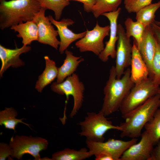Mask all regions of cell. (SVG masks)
<instances>
[{
    "mask_svg": "<svg viewBox=\"0 0 160 160\" xmlns=\"http://www.w3.org/2000/svg\"><path fill=\"white\" fill-rule=\"evenodd\" d=\"M130 69L128 68L122 76L117 79L115 66L111 68L108 79L104 88V95L101 110L106 116L116 111L135 84L130 78Z\"/></svg>",
    "mask_w": 160,
    "mask_h": 160,
    "instance_id": "obj_1",
    "label": "cell"
},
{
    "mask_svg": "<svg viewBox=\"0 0 160 160\" xmlns=\"http://www.w3.org/2000/svg\"><path fill=\"white\" fill-rule=\"evenodd\" d=\"M41 8L37 0H1V29L33 20Z\"/></svg>",
    "mask_w": 160,
    "mask_h": 160,
    "instance_id": "obj_2",
    "label": "cell"
},
{
    "mask_svg": "<svg viewBox=\"0 0 160 160\" xmlns=\"http://www.w3.org/2000/svg\"><path fill=\"white\" fill-rule=\"evenodd\" d=\"M160 106V100L157 94L135 109L122 115L125 120L119 125L120 136L137 138L141 135V131L147 123L153 118Z\"/></svg>",
    "mask_w": 160,
    "mask_h": 160,
    "instance_id": "obj_3",
    "label": "cell"
},
{
    "mask_svg": "<svg viewBox=\"0 0 160 160\" xmlns=\"http://www.w3.org/2000/svg\"><path fill=\"white\" fill-rule=\"evenodd\" d=\"M86 115L84 119L77 124L81 127L80 135L85 137L87 140L103 142L104 136L107 131L111 129L121 131L120 126L113 125L101 110L97 113L88 112Z\"/></svg>",
    "mask_w": 160,
    "mask_h": 160,
    "instance_id": "obj_4",
    "label": "cell"
},
{
    "mask_svg": "<svg viewBox=\"0 0 160 160\" xmlns=\"http://www.w3.org/2000/svg\"><path fill=\"white\" fill-rule=\"evenodd\" d=\"M9 145L12 149L11 157L20 160L23 155L28 154L36 160H41L40 152L46 149L48 145L47 140L42 137L32 136L16 135L11 137Z\"/></svg>",
    "mask_w": 160,
    "mask_h": 160,
    "instance_id": "obj_5",
    "label": "cell"
},
{
    "mask_svg": "<svg viewBox=\"0 0 160 160\" xmlns=\"http://www.w3.org/2000/svg\"><path fill=\"white\" fill-rule=\"evenodd\" d=\"M159 86L149 77L135 84L123 101L119 109L122 115L126 114L142 105L157 94Z\"/></svg>",
    "mask_w": 160,
    "mask_h": 160,
    "instance_id": "obj_6",
    "label": "cell"
},
{
    "mask_svg": "<svg viewBox=\"0 0 160 160\" xmlns=\"http://www.w3.org/2000/svg\"><path fill=\"white\" fill-rule=\"evenodd\" d=\"M52 90L60 95H65L68 100L70 95L73 99V105L70 114V117L73 118L81 107L84 101V85L80 81L77 74L74 73L68 77L60 83L53 82L51 86Z\"/></svg>",
    "mask_w": 160,
    "mask_h": 160,
    "instance_id": "obj_7",
    "label": "cell"
},
{
    "mask_svg": "<svg viewBox=\"0 0 160 160\" xmlns=\"http://www.w3.org/2000/svg\"><path fill=\"white\" fill-rule=\"evenodd\" d=\"M110 31V25L101 27L97 22L93 28L87 30L85 35L76 41L75 45L81 52H91L98 56L104 49L103 40L109 35Z\"/></svg>",
    "mask_w": 160,
    "mask_h": 160,
    "instance_id": "obj_8",
    "label": "cell"
},
{
    "mask_svg": "<svg viewBox=\"0 0 160 160\" xmlns=\"http://www.w3.org/2000/svg\"><path fill=\"white\" fill-rule=\"evenodd\" d=\"M137 138L127 141L110 139L105 142H97L86 140L87 147L93 155L105 153L111 156L114 160H120L123 153L132 145L137 143Z\"/></svg>",
    "mask_w": 160,
    "mask_h": 160,
    "instance_id": "obj_9",
    "label": "cell"
},
{
    "mask_svg": "<svg viewBox=\"0 0 160 160\" xmlns=\"http://www.w3.org/2000/svg\"><path fill=\"white\" fill-rule=\"evenodd\" d=\"M117 35L115 67L116 78L120 79L123 75L125 69L130 65L132 45L130 38L127 36L125 31L121 24L118 25Z\"/></svg>",
    "mask_w": 160,
    "mask_h": 160,
    "instance_id": "obj_10",
    "label": "cell"
},
{
    "mask_svg": "<svg viewBox=\"0 0 160 160\" xmlns=\"http://www.w3.org/2000/svg\"><path fill=\"white\" fill-rule=\"evenodd\" d=\"M46 10L41 7L33 19L37 25V41L41 43L49 45L57 50L60 44V41L57 38L58 31L54 28L48 17L45 16Z\"/></svg>",
    "mask_w": 160,
    "mask_h": 160,
    "instance_id": "obj_11",
    "label": "cell"
},
{
    "mask_svg": "<svg viewBox=\"0 0 160 160\" xmlns=\"http://www.w3.org/2000/svg\"><path fill=\"white\" fill-rule=\"evenodd\" d=\"M48 17L52 23L57 29L60 39L59 51L61 54H63L72 42L83 38L86 33L87 31L76 33L69 29L68 26L72 25L75 23L71 19L64 18L59 21L55 19L51 15H49Z\"/></svg>",
    "mask_w": 160,
    "mask_h": 160,
    "instance_id": "obj_12",
    "label": "cell"
},
{
    "mask_svg": "<svg viewBox=\"0 0 160 160\" xmlns=\"http://www.w3.org/2000/svg\"><path fill=\"white\" fill-rule=\"evenodd\" d=\"M121 8L119 7L116 11L104 13L102 15L106 17L110 22V31L109 40L105 42L104 50L98 56L102 62H107L109 57L113 59L116 58V44L118 39L117 21Z\"/></svg>",
    "mask_w": 160,
    "mask_h": 160,
    "instance_id": "obj_13",
    "label": "cell"
},
{
    "mask_svg": "<svg viewBox=\"0 0 160 160\" xmlns=\"http://www.w3.org/2000/svg\"><path fill=\"white\" fill-rule=\"evenodd\" d=\"M141 139L123 153L120 160H150L154 145L146 132L141 134Z\"/></svg>",
    "mask_w": 160,
    "mask_h": 160,
    "instance_id": "obj_14",
    "label": "cell"
},
{
    "mask_svg": "<svg viewBox=\"0 0 160 160\" xmlns=\"http://www.w3.org/2000/svg\"><path fill=\"white\" fill-rule=\"evenodd\" d=\"M156 45L157 40L151 25L146 26L141 41L137 47L148 69L149 77L150 78L152 74V62L156 51Z\"/></svg>",
    "mask_w": 160,
    "mask_h": 160,
    "instance_id": "obj_15",
    "label": "cell"
},
{
    "mask_svg": "<svg viewBox=\"0 0 160 160\" xmlns=\"http://www.w3.org/2000/svg\"><path fill=\"white\" fill-rule=\"evenodd\" d=\"M29 46H23L20 48L17 47L14 49L5 48L0 45V58L1 62V66L0 70V77L3 73L9 67L17 68L24 65L25 63L20 58V55L25 53L31 50Z\"/></svg>",
    "mask_w": 160,
    "mask_h": 160,
    "instance_id": "obj_16",
    "label": "cell"
},
{
    "mask_svg": "<svg viewBox=\"0 0 160 160\" xmlns=\"http://www.w3.org/2000/svg\"><path fill=\"white\" fill-rule=\"evenodd\" d=\"M130 65V78L135 84L149 77L148 69L135 41L132 45Z\"/></svg>",
    "mask_w": 160,
    "mask_h": 160,
    "instance_id": "obj_17",
    "label": "cell"
},
{
    "mask_svg": "<svg viewBox=\"0 0 160 160\" xmlns=\"http://www.w3.org/2000/svg\"><path fill=\"white\" fill-rule=\"evenodd\" d=\"M66 57L63 65L58 68L56 82L60 83L68 77L75 73L80 64L84 60L81 56H74L73 52L67 49L65 51Z\"/></svg>",
    "mask_w": 160,
    "mask_h": 160,
    "instance_id": "obj_18",
    "label": "cell"
},
{
    "mask_svg": "<svg viewBox=\"0 0 160 160\" xmlns=\"http://www.w3.org/2000/svg\"><path fill=\"white\" fill-rule=\"evenodd\" d=\"M10 29L18 33L16 36L22 39L23 46H27L33 41H37V25L33 20L13 25Z\"/></svg>",
    "mask_w": 160,
    "mask_h": 160,
    "instance_id": "obj_19",
    "label": "cell"
},
{
    "mask_svg": "<svg viewBox=\"0 0 160 160\" xmlns=\"http://www.w3.org/2000/svg\"><path fill=\"white\" fill-rule=\"evenodd\" d=\"M44 58L45 68L41 74L39 76L35 87L36 89L40 92H41L45 86L57 78L58 73V68L56 66L55 62L47 56H45Z\"/></svg>",
    "mask_w": 160,
    "mask_h": 160,
    "instance_id": "obj_20",
    "label": "cell"
},
{
    "mask_svg": "<svg viewBox=\"0 0 160 160\" xmlns=\"http://www.w3.org/2000/svg\"><path fill=\"white\" fill-rule=\"evenodd\" d=\"M92 156L91 153L85 148L79 150L66 148L54 153L51 159V160H83Z\"/></svg>",
    "mask_w": 160,
    "mask_h": 160,
    "instance_id": "obj_21",
    "label": "cell"
},
{
    "mask_svg": "<svg viewBox=\"0 0 160 160\" xmlns=\"http://www.w3.org/2000/svg\"><path fill=\"white\" fill-rule=\"evenodd\" d=\"M18 114L17 111L13 108H6L0 112V125H4L7 129H12L15 132L16 125L19 123L25 124L30 127V125L23 121L25 119H17L16 118Z\"/></svg>",
    "mask_w": 160,
    "mask_h": 160,
    "instance_id": "obj_22",
    "label": "cell"
},
{
    "mask_svg": "<svg viewBox=\"0 0 160 160\" xmlns=\"http://www.w3.org/2000/svg\"><path fill=\"white\" fill-rule=\"evenodd\" d=\"M160 8V1L145 6L136 13V21L140 22L146 27L150 25L154 22L155 12Z\"/></svg>",
    "mask_w": 160,
    "mask_h": 160,
    "instance_id": "obj_23",
    "label": "cell"
},
{
    "mask_svg": "<svg viewBox=\"0 0 160 160\" xmlns=\"http://www.w3.org/2000/svg\"><path fill=\"white\" fill-rule=\"evenodd\" d=\"M124 23L126 35L129 38L133 37L138 47L141 41L146 27L140 22L134 21L129 17L126 19Z\"/></svg>",
    "mask_w": 160,
    "mask_h": 160,
    "instance_id": "obj_24",
    "label": "cell"
},
{
    "mask_svg": "<svg viewBox=\"0 0 160 160\" xmlns=\"http://www.w3.org/2000/svg\"><path fill=\"white\" fill-rule=\"evenodd\" d=\"M122 0H95L92 10L94 17L97 18L104 13L116 11Z\"/></svg>",
    "mask_w": 160,
    "mask_h": 160,
    "instance_id": "obj_25",
    "label": "cell"
},
{
    "mask_svg": "<svg viewBox=\"0 0 160 160\" xmlns=\"http://www.w3.org/2000/svg\"><path fill=\"white\" fill-rule=\"evenodd\" d=\"M153 145L160 140V109L155 113L152 119L144 127Z\"/></svg>",
    "mask_w": 160,
    "mask_h": 160,
    "instance_id": "obj_26",
    "label": "cell"
},
{
    "mask_svg": "<svg viewBox=\"0 0 160 160\" xmlns=\"http://www.w3.org/2000/svg\"><path fill=\"white\" fill-rule=\"evenodd\" d=\"M41 7L52 10L55 13V19L59 20L64 8L70 4L68 0H37Z\"/></svg>",
    "mask_w": 160,
    "mask_h": 160,
    "instance_id": "obj_27",
    "label": "cell"
},
{
    "mask_svg": "<svg viewBox=\"0 0 160 160\" xmlns=\"http://www.w3.org/2000/svg\"><path fill=\"white\" fill-rule=\"evenodd\" d=\"M151 78L154 83L160 85V44L157 40L156 51L152 62V74Z\"/></svg>",
    "mask_w": 160,
    "mask_h": 160,
    "instance_id": "obj_28",
    "label": "cell"
},
{
    "mask_svg": "<svg viewBox=\"0 0 160 160\" xmlns=\"http://www.w3.org/2000/svg\"><path fill=\"white\" fill-rule=\"evenodd\" d=\"M152 0H124L125 9L129 13H136L152 3Z\"/></svg>",
    "mask_w": 160,
    "mask_h": 160,
    "instance_id": "obj_29",
    "label": "cell"
},
{
    "mask_svg": "<svg viewBox=\"0 0 160 160\" xmlns=\"http://www.w3.org/2000/svg\"><path fill=\"white\" fill-rule=\"evenodd\" d=\"M12 149L9 144L3 142L0 143V160H5L12 154Z\"/></svg>",
    "mask_w": 160,
    "mask_h": 160,
    "instance_id": "obj_30",
    "label": "cell"
},
{
    "mask_svg": "<svg viewBox=\"0 0 160 160\" xmlns=\"http://www.w3.org/2000/svg\"><path fill=\"white\" fill-rule=\"evenodd\" d=\"M75 1L81 2L83 4L84 9L87 12H91L92 8L95 4V0H68Z\"/></svg>",
    "mask_w": 160,
    "mask_h": 160,
    "instance_id": "obj_31",
    "label": "cell"
},
{
    "mask_svg": "<svg viewBox=\"0 0 160 160\" xmlns=\"http://www.w3.org/2000/svg\"><path fill=\"white\" fill-rule=\"evenodd\" d=\"M153 148L150 160H160V140Z\"/></svg>",
    "mask_w": 160,
    "mask_h": 160,
    "instance_id": "obj_32",
    "label": "cell"
},
{
    "mask_svg": "<svg viewBox=\"0 0 160 160\" xmlns=\"http://www.w3.org/2000/svg\"><path fill=\"white\" fill-rule=\"evenodd\" d=\"M155 37L160 44V26L156 24L154 22L151 25Z\"/></svg>",
    "mask_w": 160,
    "mask_h": 160,
    "instance_id": "obj_33",
    "label": "cell"
},
{
    "mask_svg": "<svg viewBox=\"0 0 160 160\" xmlns=\"http://www.w3.org/2000/svg\"><path fill=\"white\" fill-rule=\"evenodd\" d=\"M95 160H114L110 155L105 153H100L95 155Z\"/></svg>",
    "mask_w": 160,
    "mask_h": 160,
    "instance_id": "obj_34",
    "label": "cell"
},
{
    "mask_svg": "<svg viewBox=\"0 0 160 160\" xmlns=\"http://www.w3.org/2000/svg\"><path fill=\"white\" fill-rule=\"evenodd\" d=\"M154 23L160 26V21H155Z\"/></svg>",
    "mask_w": 160,
    "mask_h": 160,
    "instance_id": "obj_35",
    "label": "cell"
},
{
    "mask_svg": "<svg viewBox=\"0 0 160 160\" xmlns=\"http://www.w3.org/2000/svg\"><path fill=\"white\" fill-rule=\"evenodd\" d=\"M157 94L159 96L160 100V87H159L158 91Z\"/></svg>",
    "mask_w": 160,
    "mask_h": 160,
    "instance_id": "obj_36",
    "label": "cell"
},
{
    "mask_svg": "<svg viewBox=\"0 0 160 160\" xmlns=\"http://www.w3.org/2000/svg\"></svg>",
    "mask_w": 160,
    "mask_h": 160,
    "instance_id": "obj_37",
    "label": "cell"
}]
</instances>
